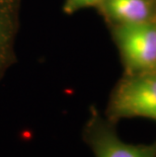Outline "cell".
I'll return each mask as SVG.
<instances>
[{"label": "cell", "instance_id": "5b68a950", "mask_svg": "<svg viewBox=\"0 0 156 157\" xmlns=\"http://www.w3.org/2000/svg\"><path fill=\"white\" fill-rule=\"evenodd\" d=\"M97 9L112 26L135 25L154 18L150 0H102Z\"/></svg>", "mask_w": 156, "mask_h": 157}, {"label": "cell", "instance_id": "8992f818", "mask_svg": "<svg viewBox=\"0 0 156 157\" xmlns=\"http://www.w3.org/2000/svg\"><path fill=\"white\" fill-rule=\"evenodd\" d=\"M101 2L102 0H65L63 3V12L67 15H71L85 8H97Z\"/></svg>", "mask_w": 156, "mask_h": 157}, {"label": "cell", "instance_id": "3957f363", "mask_svg": "<svg viewBox=\"0 0 156 157\" xmlns=\"http://www.w3.org/2000/svg\"><path fill=\"white\" fill-rule=\"evenodd\" d=\"M82 140L93 157H156V140L148 144L127 143L119 137L116 124L91 106L82 129Z\"/></svg>", "mask_w": 156, "mask_h": 157}, {"label": "cell", "instance_id": "7a4b0ae2", "mask_svg": "<svg viewBox=\"0 0 156 157\" xmlns=\"http://www.w3.org/2000/svg\"><path fill=\"white\" fill-rule=\"evenodd\" d=\"M126 73L156 71V19L112 26Z\"/></svg>", "mask_w": 156, "mask_h": 157}, {"label": "cell", "instance_id": "277c9868", "mask_svg": "<svg viewBox=\"0 0 156 157\" xmlns=\"http://www.w3.org/2000/svg\"><path fill=\"white\" fill-rule=\"evenodd\" d=\"M21 0H0V81L16 62Z\"/></svg>", "mask_w": 156, "mask_h": 157}, {"label": "cell", "instance_id": "6da1fadb", "mask_svg": "<svg viewBox=\"0 0 156 157\" xmlns=\"http://www.w3.org/2000/svg\"><path fill=\"white\" fill-rule=\"evenodd\" d=\"M105 117L114 124L133 118L156 122V71L126 73L109 95Z\"/></svg>", "mask_w": 156, "mask_h": 157}]
</instances>
